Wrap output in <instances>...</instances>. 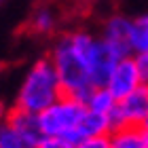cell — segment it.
<instances>
[{"instance_id": "obj_1", "label": "cell", "mask_w": 148, "mask_h": 148, "mask_svg": "<svg viewBox=\"0 0 148 148\" xmlns=\"http://www.w3.org/2000/svg\"><path fill=\"white\" fill-rule=\"evenodd\" d=\"M93 38L95 36L87 30H74V32H68V34H62L55 40L49 55V59L57 70L64 93L80 99L83 104L89 95V91L93 89L87 59H85Z\"/></svg>"}, {"instance_id": "obj_2", "label": "cell", "mask_w": 148, "mask_h": 148, "mask_svg": "<svg viewBox=\"0 0 148 148\" xmlns=\"http://www.w3.org/2000/svg\"><path fill=\"white\" fill-rule=\"evenodd\" d=\"M62 95H64V89L59 83L55 66L49 57H42L32 64V68L25 74L23 83L19 87L15 106L40 114L53 102H57Z\"/></svg>"}, {"instance_id": "obj_3", "label": "cell", "mask_w": 148, "mask_h": 148, "mask_svg": "<svg viewBox=\"0 0 148 148\" xmlns=\"http://www.w3.org/2000/svg\"><path fill=\"white\" fill-rule=\"evenodd\" d=\"M85 110L87 106L80 99L64 93L57 102H53L49 108H45L38 114L42 133L45 136H59V138L70 140L72 144H78L80 136L76 129H78V123L83 119Z\"/></svg>"}, {"instance_id": "obj_4", "label": "cell", "mask_w": 148, "mask_h": 148, "mask_svg": "<svg viewBox=\"0 0 148 148\" xmlns=\"http://www.w3.org/2000/svg\"><path fill=\"white\" fill-rule=\"evenodd\" d=\"M123 55H121L110 42H106L102 36L93 38L89 51H87V55H85L93 87H106V83H108L110 74L114 70V66H116V62Z\"/></svg>"}, {"instance_id": "obj_5", "label": "cell", "mask_w": 148, "mask_h": 148, "mask_svg": "<svg viewBox=\"0 0 148 148\" xmlns=\"http://www.w3.org/2000/svg\"><path fill=\"white\" fill-rule=\"evenodd\" d=\"M140 85H142V80H140V72H138V66H136L133 55L121 57L116 62V66H114L108 83H106L108 91L116 97V102L127 97L133 89H138Z\"/></svg>"}, {"instance_id": "obj_6", "label": "cell", "mask_w": 148, "mask_h": 148, "mask_svg": "<svg viewBox=\"0 0 148 148\" xmlns=\"http://www.w3.org/2000/svg\"><path fill=\"white\" fill-rule=\"evenodd\" d=\"M102 36L106 42H110L114 49H116L123 57L133 55L131 53V45H129V36H131V19L127 15H121V13H114L102 25Z\"/></svg>"}, {"instance_id": "obj_7", "label": "cell", "mask_w": 148, "mask_h": 148, "mask_svg": "<svg viewBox=\"0 0 148 148\" xmlns=\"http://www.w3.org/2000/svg\"><path fill=\"white\" fill-rule=\"evenodd\" d=\"M116 112L121 114L125 125H136L140 127L142 121L148 114V85H140L138 89H133L127 97L116 102Z\"/></svg>"}, {"instance_id": "obj_8", "label": "cell", "mask_w": 148, "mask_h": 148, "mask_svg": "<svg viewBox=\"0 0 148 148\" xmlns=\"http://www.w3.org/2000/svg\"><path fill=\"white\" fill-rule=\"evenodd\" d=\"M6 123L13 125L17 131H21L23 136H28L34 142H40L45 138L42 127H40V116L36 112H30L25 108H19V106H13V108H9V114H6Z\"/></svg>"}, {"instance_id": "obj_9", "label": "cell", "mask_w": 148, "mask_h": 148, "mask_svg": "<svg viewBox=\"0 0 148 148\" xmlns=\"http://www.w3.org/2000/svg\"><path fill=\"white\" fill-rule=\"evenodd\" d=\"M78 136L80 140L85 138H95V136H110L112 133V127H110V119L108 114H102V112H93L87 108L83 119L78 123Z\"/></svg>"}, {"instance_id": "obj_10", "label": "cell", "mask_w": 148, "mask_h": 148, "mask_svg": "<svg viewBox=\"0 0 148 148\" xmlns=\"http://www.w3.org/2000/svg\"><path fill=\"white\" fill-rule=\"evenodd\" d=\"M110 148H146V136L136 125H127L110 133Z\"/></svg>"}, {"instance_id": "obj_11", "label": "cell", "mask_w": 148, "mask_h": 148, "mask_svg": "<svg viewBox=\"0 0 148 148\" xmlns=\"http://www.w3.org/2000/svg\"><path fill=\"white\" fill-rule=\"evenodd\" d=\"M85 106L93 112L110 114L114 110V106H116V97L108 91V87H93L85 99Z\"/></svg>"}, {"instance_id": "obj_12", "label": "cell", "mask_w": 148, "mask_h": 148, "mask_svg": "<svg viewBox=\"0 0 148 148\" xmlns=\"http://www.w3.org/2000/svg\"><path fill=\"white\" fill-rule=\"evenodd\" d=\"M0 148H38V142L17 131L6 121L0 123Z\"/></svg>"}, {"instance_id": "obj_13", "label": "cell", "mask_w": 148, "mask_h": 148, "mask_svg": "<svg viewBox=\"0 0 148 148\" xmlns=\"http://www.w3.org/2000/svg\"><path fill=\"white\" fill-rule=\"evenodd\" d=\"M57 28V15L51 6H38L30 17V30L36 34H51Z\"/></svg>"}, {"instance_id": "obj_14", "label": "cell", "mask_w": 148, "mask_h": 148, "mask_svg": "<svg viewBox=\"0 0 148 148\" xmlns=\"http://www.w3.org/2000/svg\"><path fill=\"white\" fill-rule=\"evenodd\" d=\"M131 53H146L148 51V13L131 19V36H129Z\"/></svg>"}, {"instance_id": "obj_15", "label": "cell", "mask_w": 148, "mask_h": 148, "mask_svg": "<svg viewBox=\"0 0 148 148\" xmlns=\"http://www.w3.org/2000/svg\"><path fill=\"white\" fill-rule=\"evenodd\" d=\"M38 148H76V144H72L70 140L59 138V136H45L38 142Z\"/></svg>"}, {"instance_id": "obj_16", "label": "cell", "mask_w": 148, "mask_h": 148, "mask_svg": "<svg viewBox=\"0 0 148 148\" xmlns=\"http://www.w3.org/2000/svg\"><path fill=\"white\" fill-rule=\"evenodd\" d=\"M76 148H110V136H95L85 138L76 144Z\"/></svg>"}, {"instance_id": "obj_17", "label": "cell", "mask_w": 148, "mask_h": 148, "mask_svg": "<svg viewBox=\"0 0 148 148\" xmlns=\"http://www.w3.org/2000/svg\"><path fill=\"white\" fill-rule=\"evenodd\" d=\"M133 59H136V66H138V72H140V80L144 85H148V51L146 53H136Z\"/></svg>"}, {"instance_id": "obj_18", "label": "cell", "mask_w": 148, "mask_h": 148, "mask_svg": "<svg viewBox=\"0 0 148 148\" xmlns=\"http://www.w3.org/2000/svg\"><path fill=\"white\" fill-rule=\"evenodd\" d=\"M6 114H9V108L0 102V123H2V121H6Z\"/></svg>"}, {"instance_id": "obj_19", "label": "cell", "mask_w": 148, "mask_h": 148, "mask_svg": "<svg viewBox=\"0 0 148 148\" xmlns=\"http://www.w3.org/2000/svg\"><path fill=\"white\" fill-rule=\"evenodd\" d=\"M140 129H142V131L146 133V136H148V114H146V119L142 121V125H140Z\"/></svg>"}, {"instance_id": "obj_20", "label": "cell", "mask_w": 148, "mask_h": 148, "mask_svg": "<svg viewBox=\"0 0 148 148\" xmlns=\"http://www.w3.org/2000/svg\"><path fill=\"white\" fill-rule=\"evenodd\" d=\"M76 2H83V4H89V2H95V0H76Z\"/></svg>"}, {"instance_id": "obj_21", "label": "cell", "mask_w": 148, "mask_h": 148, "mask_svg": "<svg viewBox=\"0 0 148 148\" xmlns=\"http://www.w3.org/2000/svg\"><path fill=\"white\" fill-rule=\"evenodd\" d=\"M144 136H146V133H144ZM146 148H148V136H146Z\"/></svg>"}, {"instance_id": "obj_22", "label": "cell", "mask_w": 148, "mask_h": 148, "mask_svg": "<svg viewBox=\"0 0 148 148\" xmlns=\"http://www.w3.org/2000/svg\"><path fill=\"white\" fill-rule=\"evenodd\" d=\"M0 2H2V0H0Z\"/></svg>"}, {"instance_id": "obj_23", "label": "cell", "mask_w": 148, "mask_h": 148, "mask_svg": "<svg viewBox=\"0 0 148 148\" xmlns=\"http://www.w3.org/2000/svg\"><path fill=\"white\" fill-rule=\"evenodd\" d=\"M0 70H2V68H0Z\"/></svg>"}]
</instances>
